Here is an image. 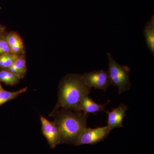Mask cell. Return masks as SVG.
Here are the masks:
<instances>
[{
  "label": "cell",
  "mask_w": 154,
  "mask_h": 154,
  "mask_svg": "<svg viewBox=\"0 0 154 154\" xmlns=\"http://www.w3.org/2000/svg\"><path fill=\"white\" fill-rule=\"evenodd\" d=\"M110 131L107 126L92 128L86 127L81 134L75 146L95 144L104 140Z\"/></svg>",
  "instance_id": "obj_4"
},
{
  "label": "cell",
  "mask_w": 154,
  "mask_h": 154,
  "mask_svg": "<svg viewBox=\"0 0 154 154\" xmlns=\"http://www.w3.org/2000/svg\"><path fill=\"white\" fill-rule=\"evenodd\" d=\"M82 77L86 85L91 89L94 88L106 91L112 85L108 71L94 70L85 73Z\"/></svg>",
  "instance_id": "obj_5"
},
{
  "label": "cell",
  "mask_w": 154,
  "mask_h": 154,
  "mask_svg": "<svg viewBox=\"0 0 154 154\" xmlns=\"http://www.w3.org/2000/svg\"><path fill=\"white\" fill-rule=\"evenodd\" d=\"M110 100L105 104L100 105L96 103L91 99L89 95H86L83 97L80 102L79 110L86 113L96 114L99 112L105 111V108L106 105L109 103Z\"/></svg>",
  "instance_id": "obj_8"
},
{
  "label": "cell",
  "mask_w": 154,
  "mask_h": 154,
  "mask_svg": "<svg viewBox=\"0 0 154 154\" xmlns=\"http://www.w3.org/2000/svg\"><path fill=\"white\" fill-rule=\"evenodd\" d=\"M20 79L15 74L0 69V82L4 83L7 85H15L19 82Z\"/></svg>",
  "instance_id": "obj_12"
},
{
  "label": "cell",
  "mask_w": 154,
  "mask_h": 154,
  "mask_svg": "<svg viewBox=\"0 0 154 154\" xmlns=\"http://www.w3.org/2000/svg\"><path fill=\"white\" fill-rule=\"evenodd\" d=\"M7 35L8 33L5 32L0 36V56L11 52V48L7 40Z\"/></svg>",
  "instance_id": "obj_15"
},
{
  "label": "cell",
  "mask_w": 154,
  "mask_h": 154,
  "mask_svg": "<svg viewBox=\"0 0 154 154\" xmlns=\"http://www.w3.org/2000/svg\"><path fill=\"white\" fill-rule=\"evenodd\" d=\"M27 89L28 88L26 87L15 92H10L5 91L4 89L0 91V106L17 98L20 94L26 92Z\"/></svg>",
  "instance_id": "obj_14"
},
{
  "label": "cell",
  "mask_w": 154,
  "mask_h": 154,
  "mask_svg": "<svg viewBox=\"0 0 154 154\" xmlns=\"http://www.w3.org/2000/svg\"><path fill=\"white\" fill-rule=\"evenodd\" d=\"M128 107L124 104L113 108L111 111H105L107 114V125L110 131L114 128L123 126V119L126 116Z\"/></svg>",
  "instance_id": "obj_7"
},
{
  "label": "cell",
  "mask_w": 154,
  "mask_h": 154,
  "mask_svg": "<svg viewBox=\"0 0 154 154\" xmlns=\"http://www.w3.org/2000/svg\"><path fill=\"white\" fill-rule=\"evenodd\" d=\"M91 92V88L84 82L82 75H67L60 83L57 104L51 113L60 109L81 112L79 106L81 100Z\"/></svg>",
  "instance_id": "obj_1"
},
{
  "label": "cell",
  "mask_w": 154,
  "mask_h": 154,
  "mask_svg": "<svg viewBox=\"0 0 154 154\" xmlns=\"http://www.w3.org/2000/svg\"><path fill=\"white\" fill-rule=\"evenodd\" d=\"M6 28L5 26L0 24V36L5 32Z\"/></svg>",
  "instance_id": "obj_16"
},
{
  "label": "cell",
  "mask_w": 154,
  "mask_h": 154,
  "mask_svg": "<svg viewBox=\"0 0 154 154\" xmlns=\"http://www.w3.org/2000/svg\"><path fill=\"white\" fill-rule=\"evenodd\" d=\"M42 134L47 140L48 143L52 149L56 147L60 144V131L58 127L54 121H48L44 116H41Z\"/></svg>",
  "instance_id": "obj_6"
},
{
  "label": "cell",
  "mask_w": 154,
  "mask_h": 154,
  "mask_svg": "<svg viewBox=\"0 0 154 154\" xmlns=\"http://www.w3.org/2000/svg\"><path fill=\"white\" fill-rule=\"evenodd\" d=\"M109 70L108 72L112 85L118 89V94L130 90L131 86L130 81V69L126 66L117 63L110 53L107 54Z\"/></svg>",
  "instance_id": "obj_3"
},
{
  "label": "cell",
  "mask_w": 154,
  "mask_h": 154,
  "mask_svg": "<svg viewBox=\"0 0 154 154\" xmlns=\"http://www.w3.org/2000/svg\"><path fill=\"white\" fill-rule=\"evenodd\" d=\"M5 70L15 74L20 79H22L27 72L26 61L25 54H22L12 66Z\"/></svg>",
  "instance_id": "obj_11"
},
{
  "label": "cell",
  "mask_w": 154,
  "mask_h": 154,
  "mask_svg": "<svg viewBox=\"0 0 154 154\" xmlns=\"http://www.w3.org/2000/svg\"><path fill=\"white\" fill-rule=\"evenodd\" d=\"M144 35L149 50L154 54V17H152L149 21L147 22L144 29Z\"/></svg>",
  "instance_id": "obj_10"
},
{
  "label": "cell",
  "mask_w": 154,
  "mask_h": 154,
  "mask_svg": "<svg viewBox=\"0 0 154 154\" xmlns=\"http://www.w3.org/2000/svg\"><path fill=\"white\" fill-rule=\"evenodd\" d=\"M22 55L10 52L1 56H0V69L5 70L9 68L12 66Z\"/></svg>",
  "instance_id": "obj_13"
},
{
  "label": "cell",
  "mask_w": 154,
  "mask_h": 154,
  "mask_svg": "<svg viewBox=\"0 0 154 154\" xmlns=\"http://www.w3.org/2000/svg\"><path fill=\"white\" fill-rule=\"evenodd\" d=\"M7 40L11 48V52L19 54L25 53L23 40L17 32L11 31L8 33Z\"/></svg>",
  "instance_id": "obj_9"
},
{
  "label": "cell",
  "mask_w": 154,
  "mask_h": 154,
  "mask_svg": "<svg viewBox=\"0 0 154 154\" xmlns=\"http://www.w3.org/2000/svg\"><path fill=\"white\" fill-rule=\"evenodd\" d=\"M50 116L54 117V122L60 131V144H75L83 130L87 126L89 114L83 111L73 112L71 110L60 109Z\"/></svg>",
  "instance_id": "obj_2"
}]
</instances>
